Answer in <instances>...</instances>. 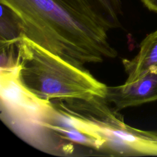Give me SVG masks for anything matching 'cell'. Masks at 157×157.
Segmentation results:
<instances>
[{
  "mask_svg": "<svg viewBox=\"0 0 157 157\" xmlns=\"http://www.w3.org/2000/svg\"><path fill=\"white\" fill-rule=\"evenodd\" d=\"M15 13L23 34L80 67L115 58L109 31L60 0H0Z\"/></svg>",
  "mask_w": 157,
  "mask_h": 157,
  "instance_id": "obj_1",
  "label": "cell"
},
{
  "mask_svg": "<svg viewBox=\"0 0 157 157\" xmlns=\"http://www.w3.org/2000/svg\"><path fill=\"white\" fill-rule=\"evenodd\" d=\"M15 45L20 80L40 99L56 101L105 98L108 86L84 67L68 62L23 34L15 39Z\"/></svg>",
  "mask_w": 157,
  "mask_h": 157,
  "instance_id": "obj_2",
  "label": "cell"
},
{
  "mask_svg": "<svg viewBox=\"0 0 157 157\" xmlns=\"http://www.w3.org/2000/svg\"><path fill=\"white\" fill-rule=\"evenodd\" d=\"M0 75L1 107L9 126L16 133L39 126L52 110V102L40 99L22 84L17 65L1 67Z\"/></svg>",
  "mask_w": 157,
  "mask_h": 157,
  "instance_id": "obj_3",
  "label": "cell"
},
{
  "mask_svg": "<svg viewBox=\"0 0 157 157\" xmlns=\"http://www.w3.org/2000/svg\"><path fill=\"white\" fill-rule=\"evenodd\" d=\"M107 105L91 112L88 118L105 150L121 155H157V131H143L126 124Z\"/></svg>",
  "mask_w": 157,
  "mask_h": 157,
  "instance_id": "obj_4",
  "label": "cell"
},
{
  "mask_svg": "<svg viewBox=\"0 0 157 157\" xmlns=\"http://www.w3.org/2000/svg\"><path fill=\"white\" fill-rule=\"evenodd\" d=\"M105 100L116 111L157 101V66L132 82L108 87Z\"/></svg>",
  "mask_w": 157,
  "mask_h": 157,
  "instance_id": "obj_5",
  "label": "cell"
},
{
  "mask_svg": "<svg viewBox=\"0 0 157 157\" xmlns=\"http://www.w3.org/2000/svg\"><path fill=\"white\" fill-rule=\"evenodd\" d=\"M74 10L92 19L109 31L121 25V0H60Z\"/></svg>",
  "mask_w": 157,
  "mask_h": 157,
  "instance_id": "obj_6",
  "label": "cell"
},
{
  "mask_svg": "<svg viewBox=\"0 0 157 157\" xmlns=\"http://www.w3.org/2000/svg\"><path fill=\"white\" fill-rule=\"evenodd\" d=\"M123 65L128 77L125 82H132L152 67L157 66V29L148 34L141 42L139 50L132 58L124 59Z\"/></svg>",
  "mask_w": 157,
  "mask_h": 157,
  "instance_id": "obj_7",
  "label": "cell"
},
{
  "mask_svg": "<svg viewBox=\"0 0 157 157\" xmlns=\"http://www.w3.org/2000/svg\"><path fill=\"white\" fill-rule=\"evenodd\" d=\"M141 1L148 10L157 12V0H141Z\"/></svg>",
  "mask_w": 157,
  "mask_h": 157,
  "instance_id": "obj_8",
  "label": "cell"
}]
</instances>
